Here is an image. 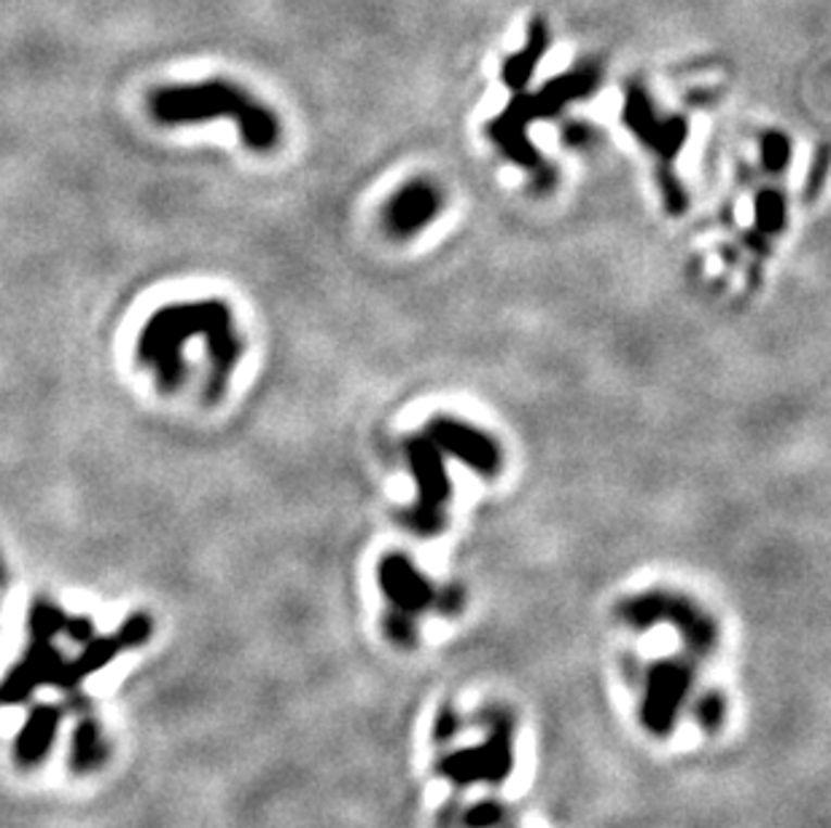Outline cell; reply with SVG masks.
I'll use <instances>...</instances> for the list:
<instances>
[{
	"label": "cell",
	"mask_w": 831,
	"mask_h": 828,
	"mask_svg": "<svg viewBox=\"0 0 831 828\" xmlns=\"http://www.w3.org/2000/svg\"><path fill=\"white\" fill-rule=\"evenodd\" d=\"M197 353L207 360L218 396L229 385L242 355L231 309L216 298L173 302L160 307L135 340L138 364L167 393H180L194 380Z\"/></svg>",
	"instance_id": "cell-1"
},
{
	"label": "cell",
	"mask_w": 831,
	"mask_h": 828,
	"mask_svg": "<svg viewBox=\"0 0 831 828\" xmlns=\"http://www.w3.org/2000/svg\"><path fill=\"white\" fill-rule=\"evenodd\" d=\"M151 116L167 127L178 124H202L216 118H231L240 129L245 145L256 151L275 149L280 140V124L264 105L240 87L226 81H202V84H178V87H162L149 100Z\"/></svg>",
	"instance_id": "cell-2"
},
{
	"label": "cell",
	"mask_w": 831,
	"mask_h": 828,
	"mask_svg": "<svg viewBox=\"0 0 831 828\" xmlns=\"http://www.w3.org/2000/svg\"><path fill=\"white\" fill-rule=\"evenodd\" d=\"M410 449L412 469H415L417 484H420V509H417V525L428 527L439 522V511L446 504V476L439 447L431 438H412Z\"/></svg>",
	"instance_id": "cell-3"
},
{
	"label": "cell",
	"mask_w": 831,
	"mask_h": 828,
	"mask_svg": "<svg viewBox=\"0 0 831 828\" xmlns=\"http://www.w3.org/2000/svg\"><path fill=\"white\" fill-rule=\"evenodd\" d=\"M428 433H431V442L437 444V447L446 449V453H452L455 458L466 460L471 469L482 473L499 471L501 466L499 444H495L490 436H484V433H479L477 428H468L455 420H437Z\"/></svg>",
	"instance_id": "cell-4"
},
{
	"label": "cell",
	"mask_w": 831,
	"mask_h": 828,
	"mask_svg": "<svg viewBox=\"0 0 831 828\" xmlns=\"http://www.w3.org/2000/svg\"><path fill=\"white\" fill-rule=\"evenodd\" d=\"M442 207V194L428 180H415L404 186L388 205V227L395 234H412L433 221Z\"/></svg>",
	"instance_id": "cell-5"
},
{
	"label": "cell",
	"mask_w": 831,
	"mask_h": 828,
	"mask_svg": "<svg viewBox=\"0 0 831 828\" xmlns=\"http://www.w3.org/2000/svg\"><path fill=\"white\" fill-rule=\"evenodd\" d=\"M765 160L770 162L772 167H783L785 160H789V140L783 135H770L765 140Z\"/></svg>",
	"instance_id": "cell-6"
}]
</instances>
